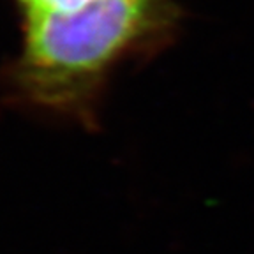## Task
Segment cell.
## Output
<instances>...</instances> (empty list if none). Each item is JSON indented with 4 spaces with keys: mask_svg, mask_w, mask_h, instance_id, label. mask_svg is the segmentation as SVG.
I'll list each match as a JSON object with an SVG mask.
<instances>
[{
    "mask_svg": "<svg viewBox=\"0 0 254 254\" xmlns=\"http://www.w3.org/2000/svg\"><path fill=\"white\" fill-rule=\"evenodd\" d=\"M164 0H94L67 12H25L14 62V97L28 106L94 124L110 71L171 25Z\"/></svg>",
    "mask_w": 254,
    "mask_h": 254,
    "instance_id": "obj_1",
    "label": "cell"
},
{
    "mask_svg": "<svg viewBox=\"0 0 254 254\" xmlns=\"http://www.w3.org/2000/svg\"><path fill=\"white\" fill-rule=\"evenodd\" d=\"M20 2L23 4L25 12H67L83 7V5L90 4L94 0H20Z\"/></svg>",
    "mask_w": 254,
    "mask_h": 254,
    "instance_id": "obj_2",
    "label": "cell"
}]
</instances>
